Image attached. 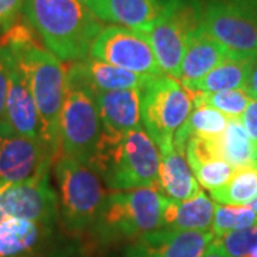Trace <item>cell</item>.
Here are the masks:
<instances>
[{
    "label": "cell",
    "instance_id": "7c38bea8",
    "mask_svg": "<svg viewBox=\"0 0 257 257\" xmlns=\"http://www.w3.org/2000/svg\"><path fill=\"white\" fill-rule=\"evenodd\" d=\"M0 203L8 217L49 224L56 219L57 196L49 175L30 182L0 186Z\"/></svg>",
    "mask_w": 257,
    "mask_h": 257
},
{
    "label": "cell",
    "instance_id": "4dcf8cb0",
    "mask_svg": "<svg viewBox=\"0 0 257 257\" xmlns=\"http://www.w3.org/2000/svg\"><path fill=\"white\" fill-rule=\"evenodd\" d=\"M23 3L25 0H0V28L8 29L16 22Z\"/></svg>",
    "mask_w": 257,
    "mask_h": 257
},
{
    "label": "cell",
    "instance_id": "d590c367",
    "mask_svg": "<svg viewBox=\"0 0 257 257\" xmlns=\"http://www.w3.org/2000/svg\"><path fill=\"white\" fill-rule=\"evenodd\" d=\"M6 217H8V216H6V213H5V210H3V207H2V203H0V223L5 220Z\"/></svg>",
    "mask_w": 257,
    "mask_h": 257
},
{
    "label": "cell",
    "instance_id": "2e32d148",
    "mask_svg": "<svg viewBox=\"0 0 257 257\" xmlns=\"http://www.w3.org/2000/svg\"><path fill=\"white\" fill-rule=\"evenodd\" d=\"M166 0H92L86 6L100 22L147 33L165 9Z\"/></svg>",
    "mask_w": 257,
    "mask_h": 257
},
{
    "label": "cell",
    "instance_id": "9a60e30c",
    "mask_svg": "<svg viewBox=\"0 0 257 257\" xmlns=\"http://www.w3.org/2000/svg\"><path fill=\"white\" fill-rule=\"evenodd\" d=\"M9 56L10 74L6 99V121L10 130L19 136L43 140L42 120L29 86L28 77L16 62V59L10 53Z\"/></svg>",
    "mask_w": 257,
    "mask_h": 257
},
{
    "label": "cell",
    "instance_id": "5bb4252c",
    "mask_svg": "<svg viewBox=\"0 0 257 257\" xmlns=\"http://www.w3.org/2000/svg\"><path fill=\"white\" fill-rule=\"evenodd\" d=\"M149 76L128 72L116 66L87 57L83 62H74L66 69V86L89 92L113 90H140Z\"/></svg>",
    "mask_w": 257,
    "mask_h": 257
},
{
    "label": "cell",
    "instance_id": "6da1fadb",
    "mask_svg": "<svg viewBox=\"0 0 257 257\" xmlns=\"http://www.w3.org/2000/svg\"><path fill=\"white\" fill-rule=\"evenodd\" d=\"M30 25L15 22L0 36L3 46L16 59L28 77L42 120L43 140L55 157H60V119L66 97V69L46 47L39 45Z\"/></svg>",
    "mask_w": 257,
    "mask_h": 257
},
{
    "label": "cell",
    "instance_id": "cb8c5ba5",
    "mask_svg": "<svg viewBox=\"0 0 257 257\" xmlns=\"http://www.w3.org/2000/svg\"><path fill=\"white\" fill-rule=\"evenodd\" d=\"M40 239V224L6 217L0 223V257H22L30 253Z\"/></svg>",
    "mask_w": 257,
    "mask_h": 257
},
{
    "label": "cell",
    "instance_id": "f1b7e54d",
    "mask_svg": "<svg viewBox=\"0 0 257 257\" xmlns=\"http://www.w3.org/2000/svg\"><path fill=\"white\" fill-rule=\"evenodd\" d=\"M231 257H248L257 247V224L243 230H233L217 239Z\"/></svg>",
    "mask_w": 257,
    "mask_h": 257
},
{
    "label": "cell",
    "instance_id": "8d00e7d4",
    "mask_svg": "<svg viewBox=\"0 0 257 257\" xmlns=\"http://www.w3.org/2000/svg\"><path fill=\"white\" fill-rule=\"evenodd\" d=\"M80 2H82V3H84V5H87V3H90L92 0H80Z\"/></svg>",
    "mask_w": 257,
    "mask_h": 257
},
{
    "label": "cell",
    "instance_id": "836d02e7",
    "mask_svg": "<svg viewBox=\"0 0 257 257\" xmlns=\"http://www.w3.org/2000/svg\"><path fill=\"white\" fill-rule=\"evenodd\" d=\"M202 257H231L226 251V248L221 246V243L217 239H214L210 243V246L207 247L206 253Z\"/></svg>",
    "mask_w": 257,
    "mask_h": 257
},
{
    "label": "cell",
    "instance_id": "d4e9b609",
    "mask_svg": "<svg viewBox=\"0 0 257 257\" xmlns=\"http://www.w3.org/2000/svg\"><path fill=\"white\" fill-rule=\"evenodd\" d=\"M210 196L219 204L247 206L257 196V160L237 167L229 182L210 192Z\"/></svg>",
    "mask_w": 257,
    "mask_h": 257
},
{
    "label": "cell",
    "instance_id": "52a82bcc",
    "mask_svg": "<svg viewBox=\"0 0 257 257\" xmlns=\"http://www.w3.org/2000/svg\"><path fill=\"white\" fill-rule=\"evenodd\" d=\"M56 179L64 224L73 230L93 224L107 197L100 177L89 166L60 156L56 163Z\"/></svg>",
    "mask_w": 257,
    "mask_h": 257
},
{
    "label": "cell",
    "instance_id": "1f68e13d",
    "mask_svg": "<svg viewBox=\"0 0 257 257\" xmlns=\"http://www.w3.org/2000/svg\"><path fill=\"white\" fill-rule=\"evenodd\" d=\"M241 121L247 130L248 136L253 139V142L257 143V100L251 99L246 110L241 116Z\"/></svg>",
    "mask_w": 257,
    "mask_h": 257
},
{
    "label": "cell",
    "instance_id": "5b68a950",
    "mask_svg": "<svg viewBox=\"0 0 257 257\" xmlns=\"http://www.w3.org/2000/svg\"><path fill=\"white\" fill-rule=\"evenodd\" d=\"M167 197L156 187L107 194L96 221L93 223L100 239L135 237L162 229Z\"/></svg>",
    "mask_w": 257,
    "mask_h": 257
},
{
    "label": "cell",
    "instance_id": "4fadbf2b",
    "mask_svg": "<svg viewBox=\"0 0 257 257\" xmlns=\"http://www.w3.org/2000/svg\"><path fill=\"white\" fill-rule=\"evenodd\" d=\"M214 240L213 231L157 229L142 234L127 257H202Z\"/></svg>",
    "mask_w": 257,
    "mask_h": 257
},
{
    "label": "cell",
    "instance_id": "3957f363",
    "mask_svg": "<svg viewBox=\"0 0 257 257\" xmlns=\"http://www.w3.org/2000/svg\"><path fill=\"white\" fill-rule=\"evenodd\" d=\"M160 163L162 153L143 127L121 135L103 128L89 167L109 189L124 192L140 187L159 189Z\"/></svg>",
    "mask_w": 257,
    "mask_h": 257
},
{
    "label": "cell",
    "instance_id": "f546056e",
    "mask_svg": "<svg viewBox=\"0 0 257 257\" xmlns=\"http://www.w3.org/2000/svg\"><path fill=\"white\" fill-rule=\"evenodd\" d=\"M10 56L8 50L0 46V135L10 133L9 124L6 121V99L9 89Z\"/></svg>",
    "mask_w": 257,
    "mask_h": 257
},
{
    "label": "cell",
    "instance_id": "e575fe53",
    "mask_svg": "<svg viewBox=\"0 0 257 257\" xmlns=\"http://www.w3.org/2000/svg\"><path fill=\"white\" fill-rule=\"evenodd\" d=\"M247 206H250V207L253 209V211H256L257 213V196L254 197V199H253V200H251V202L248 203Z\"/></svg>",
    "mask_w": 257,
    "mask_h": 257
},
{
    "label": "cell",
    "instance_id": "d6a6232c",
    "mask_svg": "<svg viewBox=\"0 0 257 257\" xmlns=\"http://www.w3.org/2000/svg\"><path fill=\"white\" fill-rule=\"evenodd\" d=\"M244 90H246V93H247L251 99L257 100V60L254 62L253 67H251V72L248 74V79Z\"/></svg>",
    "mask_w": 257,
    "mask_h": 257
},
{
    "label": "cell",
    "instance_id": "484cf974",
    "mask_svg": "<svg viewBox=\"0 0 257 257\" xmlns=\"http://www.w3.org/2000/svg\"><path fill=\"white\" fill-rule=\"evenodd\" d=\"M192 93V92H190ZM193 106H209L223 113L229 119H241L251 97L246 90H226L217 93H192Z\"/></svg>",
    "mask_w": 257,
    "mask_h": 257
},
{
    "label": "cell",
    "instance_id": "83f0119b",
    "mask_svg": "<svg viewBox=\"0 0 257 257\" xmlns=\"http://www.w3.org/2000/svg\"><path fill=\"white\" fill-rule=\"evenodd\" d=\"M197 182L209 192L217 190L227 183L234 173V167L223 159H210L190 167Z\"/></svg>",
    "mask_w": 257,
    "mask_h": 257
},
{
    "label": "cell",
    "instance_id": "44dd1931",
    "mask_svg": "<svg viewBox=\"0 0 257 257\" xmlns=\"http://www.w3.org/2000/svg\"><path fill=\"white\" fill-rule=\"evenodd\" d=\"M257 59H231L227 57L211 72L197 82L189 92L217 93L246 87L248 74Z\"/></svg>",
    "mask_w": 257,
    "mask_h": 257
},
{
    "label": "cell",
    "instance_id": "ffe728a7",
    "mask_svg": "<svg viewBox=\"0 0 257 257\" xmlns=\"http://www.w3.org/2000/svg\"><path fill=\"white\" fill-rule=\"evenodd\" d=\"M214 207V202L203 190L196 197L184 202L167 199L163 210L162 229L209 231L213 226Z\"/></svg>",
    "mask_w": 257,
    "mask_h": 257
},
{
    "label": "cell",
    "instance_id": "e0dca14e",
    "mask_svg": "<svg viewBox=\"0 0 257 257\" xmlns=\"http://www.w3.org/2000/svg\"><path fill=\"white\" fill-rule=\"evenodd\" d=\"M227 57L224 47L202 26L189 42L177 80L189 90Z\"/></svg>",
    "mask_w": 257,
    "mask_h": 257
},
{
    "label": "cell",
    "instance_id": "7402d4cb",
    "mask_svg": "<svg viewBox=\"0 0 257 257\" xmlns=\"http://www.w3.org/2000/svg\"><path fill=\"white\" fill-rule=\"evenodd\" d=\"M219 155L234 169L257 160V143L248 136L241 119H229L226 130L216 138Z\"/></svg>",
    "mask_w": 257,
    "mask_h": 257
},
{
    "label": "cell",
    "instance_id": "30bf717a",
    "mask_svg": "<svg viewBox=\"0 0 257 257\" xmlns=\"http://www.w3.org/2000/svg\"><path fill=\"white\" fill-rule=\"evenodd\" d=\"M89 57L140 76L165 74L146 35L117 25L101 29L93 42Z\"/></svg>",
    "mask_w": 257,
    "mask_h": 257
},
{
    "label": "cell",
    "instance_id": "9c48e42d",
    "mask_svg": "<svg viewBox=\"0 0 257 257\" xmlns=\"http://www.w3.org/2000/svg\"><path fill=\"white\" fill-rule=\"evenodd\" d=\"M103 133L96 100L82 89L67 87L60 119L62 156L89 166Z\"/></svg>",
    "mask_w": 257,
    "mask_h": 257
},
{
    "label": "cell",
    "instance_id": "ac0fdd59",
    "mask_svg": "<svg viewBox=\"0 0 257 257\" xmlns=\"http://www.w3.org/2000/svg\"><path fill=\"white\" fill-rule=\"evenodd\" d=\"M93 97L97 104L104 130L121 135L143 127L139 90L94 92Z\"/></svg>",
    "mask_w": 257,
    "mask_h": 257
},
{
    "label": "cell",
    "instance_id": "4316f807",
    "mask_svg": "<svg viewBox=\"0 0 257 257\" xmlns=\"http://www.w3.org/2000/svg\"><path fill=\"white\" fill-rule=\"evenodd\" d=\"M257 224V213L250 206H229L216 203L211 231L214 239H220L233 230L248 229Z\"/></svg>",
    "mask_w": 257,
    "mask_h": 257
},
{
    "label": "cell",
    "instance_id": "8992f818",
    "mask_svg": "<svg viewBox=\"0 0 257 257\" xmlns=\"http://www.w3.org/2000/svg\"><path fill=\"white\" fill-rule=\"evenodd\" d=\"M204 20V0H166L155 26L145 33L163 73L177 79L186 49Z\"/></svg>",
    "mask_w": 257,
    "mask_h": 257
},
{
    "label": "cell",
    "instance_id": "d6986e66",
    "mask_svg": "<svg viewBox=\"0 0 257 257\" xmlns=\"http://www.w3.org/2000/svg\"><path fill=\"white\" fill-rule=\"evenodd\" d=\"M159 190L167 199L175 202L189 200L202 192L200 184L187 163L186 156L183 153H179L175 147L162 153Z\"/></svg>",
    "mask_w": 257,
    "mask_h": 257
},
{
    "label": "cell",
    "instance_id": "603a6c76",
    "mask_svg": "<svg viewBox=\"0 0 257 257\" xmlns=\"http://www.w3.org/2000/svg\"><path fill=\"white\" fill-rule=\"evenodd\" d=\"M229 117L209 106H194L190 116L179 128L173 140V147L179 153H183L187 142L192 136L217 138L226 130Z\"/></svg>",
    "mask_w": 257,
    "mask_h": 257
},
{
    "label": "cell",
    "instance_id": "ba28073f",
    "mask_svg": "<svg viewBox=\"0 0 257 257\" xmlns=\"http://www.w3.org/2000/svg\"><path fill=\"white\" fill-rule=\"evenodd\" d=\"M203 26L231 59H257V0H204Z\"/></svg>",
    "mask_w": 257,
    "mask_h": 257
},
{
    "label": "cell",
    "instance_id": "8fae6325",
    "mask_svg": "<svg viewBox=\"0 0 257 257\" xmlns=\"http://www.w3.org/2000/svg\"><path fill=\"white\" fill-rule=\"evenodd\" d=\"M55 155L45 140L0 135V186L30 182L49 175Z\"/></svg>",
    "mask_w": 257,
    "mask_h": 257
},
{
    "label": "cell",
    "instance_id": "277c9868",
    "mask_svg": "<svg viewBox=\"0 0 257 257\" xmlns=\"http://www.w3.org/2000/svg\"><path fill=\"white\" fill-rule=\"evenodd\" d=\"M142 124L160 153L173 149L179 128L193 110V96L177 79L162 74L149 76L139 90Z\"/></svg>",
    "mask_w": 257,
    "mask_h": 257
},
{
    "label": "cell",
    "instance_id": "7a4b0ae2",
    "mask_svg": "<svg viewBox=\"0 0 257 257\" xmlns=\"http://www.w3.org/2000/svg\"><path fill=\"white\" fill-rule=\"evenodd\" d=\"M23 13L45 47L60 62L86 60L103 29L80 0H25Z\"/></svg>",
    "mask_w": 257,
    "mask_h": 257
}]
</instances>
